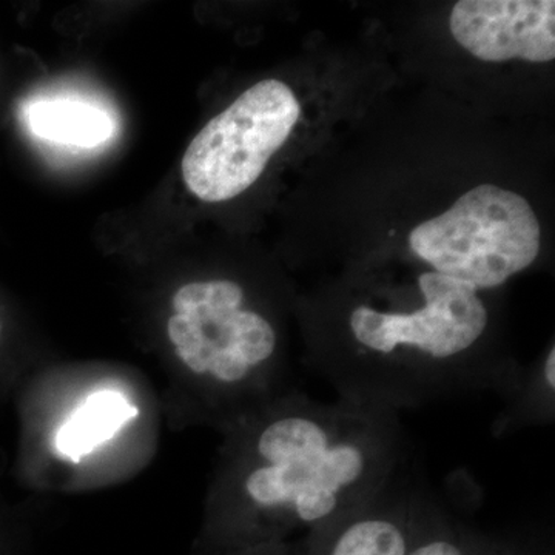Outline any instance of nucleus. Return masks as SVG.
Wrapping results in <instances>:
<instances>
[{
  "mask_svg": "<svg viewBox=\"0 0 555 555\" xmlns=\"http://www.w3.org/2000/svg\"><path fill=\"white\" fill-rule=\"evenodd\" d=\"M301 107L281 80H261L190 142L182 178L193 195L222 203L246 192L283 147Z\"/></svg>",
  "mask_w": 555,
  "mask_h": 555,
  "instance_id": "obj_4",
  "label": "nucleus"
},
{
  "mask_svg": "<svg viewBox=\"0 0 555 555\" xmlns=\"http://www.w3.org/2000/svg\"><path fill=\"white\" fill-rule=\"evenodd\" d=\"M235 456L230 543L243 555H309L408 470L398 412L287 396Z\"/></svg>",
  "mask_w": 555,
  "mask_h": 555,
  "instance_id": "obj_1",
  "label": "nucleus"
},
{
  "mask_svg": "<svg viewBox=\"0 0 555 555\" xmlns=\"http://www.w3.org/2000/svg\"><path fill=\"white\" fill-rule=\"evenodd\" d=\"M481 542L483 534L456 520L426 492L409 555H481Z\"/></svg>",
  "mask_w": 555,
  "mask_h": 555,
  "instance_id": "obj_9",
  "label": "nucleus"
},
{
  "mask_svg": "<svg viewBox=\"0 0 555 555\" xmlns=\"http://www.w3.org/2000/svg\"><path fill=\"white\" fill-rule=\"evenodd\" d=\"M409 244L434 272L494 288L539 257L540 224L524 196L485 184L440 217L416 225Z\"/></svg>",
  "mask_w": 555,
  "mask_h": 555,
  "instance_id": "obj_3",
  "label": "nucleus"
},
{
  "mask_svg": "<svg viewBox=\"0 0 555 555\" xmlns=\"http://www.w3.org/2000/svg\"><path fill=\"white\" fill-rule=\"evenodd\" d=\"M27 120L36 137L75 147H96L115 133L107 113L80 102H35L27 108Z\"/></svg>",
  "mask_w": 555,
  "mask_h": 555,
  "instance_id": "obj_8",
  "label": "nucleus"
},
{
  "mask_svg": "<svg viewBox=\"0 0 555 555\" xmlns=\"http://www.w3.org/2000/svg\"><path fill=\"white\" fill-rule=\"evenodd\" d=\"M0 331H2V327H0Z\"/></svg>",
  "mask_w": 555,
  "mask_h": 555,
  "instance_id": "obj_12",
  "label": "nucleus"
},
{
  "mask_svg": "<svg viewBox=\"0 0 555 555\" xmlns=\"http://www.w3.org/2000/svg\"><path fill=\"white\" fill-rule=\"evenodd\" d=\"M449 25L456 42L480 61L555 57L554 0H462Z\"/></svg>",
  "mask_w": 555,
  "mask_h": 555,
  "instance_id": "obj_5",
  "label": "nucleus"
},
{
  "mask_svg": "<svg viewBox=\"0 0 555 555\" xmlns=\"http://www.w3.org/2000/svg\"><path fill=\"white\" fill-rule=\"evenodd\" d=\"M425 494L404 470L374 502L335 526L309 555H409Z\"/></svg>",
  "mask_w": 555,
  "mask_h": 555,
  "instance_id": "obj_6",
  "label": "nucleus"
},
{
  "mask_svg": "<svg viewBox=\"0 0 555 555\" xmlns=\"http://www.w3.org/2000/svg\"><path fill=\"white\" fill-rule=\"evenodd\" d=\"M481 555H531L526 550H521L516 545L503 542V540L491 539L483 535L481 542Z\"/></svg>",
  "mask_w": 555,
  "mask_h": 555,
  "instance_id": "obj_11",
  "label": "nucleus"
},
{
  "mask_svg": "<svg viewBox=\"0 0 555 555\" xmlns=\"http://www.w3.org/2000/svg\"><path fill=\"white\" fill-rule=\"evenodd\" d=\"M246 295L235 281H195L171 299L167 335L175 356L193 377L219 396H243L268 389L278 352L272 323L244 308Z\"/></svg>",
  "mask_w": 555,
  "mask_h": 555,
  "instance_id": "obj_2",
  "label": "nucleus"
},
{
  "mask_svg": "<svg viewBox=\"0 0 555 555\" xmlns=\"http://www.w3.org/2000/svg\"><path fill=\"white\" fill-rule=\"evenodd\" d=\"M138 414V408L122 392L96 390L62 423L54 436V448L68 462L78 463L112 440Z\"/></svg>",
  "mask_w": 555,
  "mask_h": 555,
  "instance_id": "obj_7",
  "label": "nucleus"
},
{
  "mask_svg": "<svg viewBox=\"0 0 555 555\" xmlns=\"http://www.w3.org/2000/svg\"><path fill=\"white\" fill-rule=\"evenodd\" d=\"M555 397V349L550 347L532 374L524 375L517 392L494 423L496 436L517 427L553 422Z\"/></svg>",
  "mask_w": 555,
  "mask_h": 555,
  "instance_id": "obj_10",
  "label": "nucleus"
}]
</instances>
